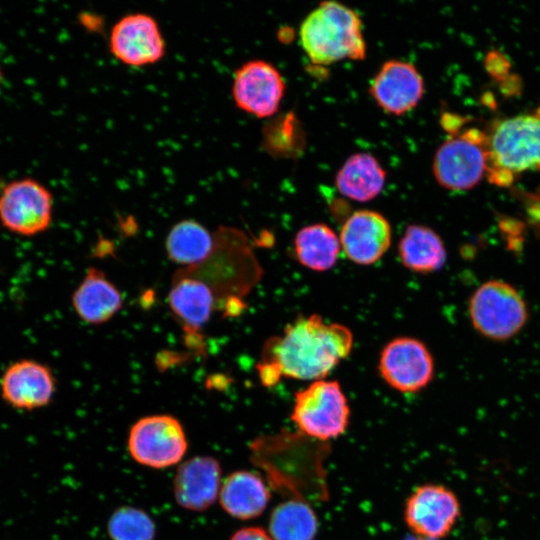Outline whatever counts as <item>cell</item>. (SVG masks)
<instances>
[{"instance_id":"13","label":"cell","mask_w":540,"mask_h":540,"mask_svg":"<svg viewBox=\"0 0 540 540\" xmlns=\"http://www.w3.org/2000/svg\"><path fill=\"white\" fill-rule=\"evenodd\" d=\"M285 93V82L271 63L255 59L243 63L234 73L232 97L242 111L257 118L274 115Z\"/></svg>"},{"instance_id":"1","label":"cell","mask_w":540,"mask_h":540,"mask_svg":"<svg viewBox=\"0 0 540 540\" xmlns=\"http://www.w3.org/2000/svg\"><path fill=\"white\" fill-rule=\"evenodd\" d=\"M352 347L353 334L348 327L327 323L318 314L300 316L264 344L258 374L268 387L282 377L322 380L350 354Z\"/></svg>"},{"instance_id":"21","label":"cell","mask_w":540,"mask_h":540,"mask_svg":"<svg viewBox=\"0 0 540 540\" xmlns=\"http://www.w3.org/2000/svg\"><path fill=\"white\" fill-rule=\"evenodd\" d=\"M386 172L370 153H355L338 170L335 185L346 198L367 202L376 198L384 188Z\"/></svg>"},{"instance_id":"6","label":"cell","mask_w":540,"mask_h":540,"mask_svg":"<svg viewBox=\"0 0 540 540\" xmlns=\"http://www.w3.org/2000/svg\"><path fill=\"white\" fill-rule=\"evenodd\" d=\"M469 316L481 335L505 341L526 324L528 310L524 299L512 285L502 280H489L472 294Z\"/></svg>"},{"instance_id":"16","label":"cell","mask_w":540,"mask_h":540,"mask_svg":"<svg viewBox=\"0 0 540 540\" xmlns=\"http://www.w3.org/2000/svg\"><path fill=\"white\" fill-rule=\"evenodd\" d=\"M168 304L187 334H197L217 307L213 289L200 277L180 269L173 277Z\"/></svg>"},{"instance_id":"5","label":"cell","mask_w":540,"mask_h":540,"mask_svg":"<svg viewBox=\"0 0 540 540\" xmlns=\"http://www.w3.org/2000/svg\"><path fill=\"white\" fill-rule=\"evenodd\" d=\"M350 408L337 381L317 380L295 394L291 420L298 432L326 442L343 434Z\"/></svg>"},{"instance_id":"17","label":"cell","mask_w":540,"mask_h":540,"mask_svg":"<svg viewBox=\"0 0 540 540\" xmlns=\"http://www.w3.org/2000/svg\"><path fill=\"white\" fill-rule=\"evenodd\" d=\"M221 466L210 456H196L177 468L173 493L181 507L201 512L214 504L221 489Z\"/></svg>"},{"instance_id":"25","label":"cell","mask_w":540,"mask_h":540,"mask_svg":"<svg viewBox=\"0 0 540 540\" xmlns=\"http://www.w3.org/2000/svg\"><path fill=\"white\" fill-rule=\"evenodd\" d=\"M268 530L273 540H313L318 520L308 502L291 498L272 510Z\"/></svg>"},{"instance_id":"14","label":"cell","mask_w":540,"mask_h":540,"mask_svg":"<svg viewBox=\"0 0 540 540\" xmlns=\"http://www.w3.org/2000/svg\"><path fill=\"white\" fill-rule=\"evenodd\" d=\"M369 93L387 114L403 115L414 109L424 94V81L410 62L392 59L374 75Z\"/></svg>"},{"instance_id":"7","label":"cell","mask_w":540,"mask_h":540,"mask_svg":"<svg viewBox=\"0 0 540 540\" xmlns=\"http://www.w3.org/2000/svg\"><path fill=\"white\" fill-rule=\"evenodd\" d=\"M488 168V137L470 129L446 140L436 151L433 173L446 189L463 191L480 182Z\"/></svg>"},{"instance_id":"24","label":"cell","mask_w":540,"mask_h":540,"mask_svg":"<svg viewBox=\"0 0 540 540\" xmlns=\"http://www.w3.org/2000/svg\"><path fill=\"white\" fill-rule=\"evenodd\" d=\"M294 247L300 264L310 270L323 272L335 265L341 244L339 237L329 226L315 223L298 231Z\"/></svg>"},{"instance_id":"10","label":"cell","mask_w":540,"mask_h":540,"mask_svg":"<svg viewBox=\"0 0 540 540\" xmlns=\"http://www.w3.org/2000/svg\"><path fill=\"white\" fill-rule=\"evenodd\" d=\"M108 46L119 62L137 68L153 65L166 54L157 20L142 12L121 17L110 30Z\"/></svg>"},{"instance_id":"26","label":"cell","mask_w":540,"mask_h":540,"mask_svg":"<svg viewBox=\"0 0 540 540\" xmlns=\"http://www.w3.org/2000/svg\"><path fill=\"white\" fill-rule=\"evenodd\" d=\"M107 530L111 540H154L156 526L142 509L122 506L110 516Z\"/></svg>"},{"instance_id":"4","label":"cell","mask_w":540,"mask_h":540,"mask_svg":"<svg viewBox=\"0 0 540 540\" xmlns=\"http://www.w3.org/2000/svg\"><path fill=\"white\" fill-rule=\"evenodd\" d=\"M535 169H540V113L499 122L488 137L487 171L492 180L508 183L514 173Z\"/></svg>"},{"instance_id":"12","label":"cell","mask_w":540,"mask_h":540,"mask_svg":"<svg viewBox=\"0 0 540 540\" xmlns=\"http://www.w3.org/2000/svg\"><path fill=\"white\" fill-rule=\"evenodd\" d=\"M460 513V503L453 491L443 485L425 484L407 499L404 518L416 536L437 540L450 533Z\"/></svg>"},{"instance_id":"28","label":"cell","mask_w":540,"mask_h":540,"mask_svg":"<svg viewBox=\"0 0 540 540\" xmlns=\"http://www.w3.org/2000/svg\"><path fill=\"white\" fill-rule=\"evenodd\" d=\"M407 540H431V539H427V538L415 536V537L409 538V539H407Z\"/></svg>"},{"instance_id":"9","label":"cell","mask_w":540,"mask_h":540,"mask_svg":"<svg viewBox=\"0 0 540 540\" xmlns=\"http://www.w3.org/2000/svg\"><path fill=\"white\" fill-rule=\"evenodd\" d=\"M53 196L33 178L8 182L0 192V222L9 231L34 236L46 231L52 222Z\"/></svg>"},{"instance_id":"20","label":"cell","mask_w":540,"mask_h":540,"mask_svg":"<svg viewBox=\"0 0 540 540\" xmlns=\"http://www.w3.org/2000/svg\"><path fill=\"white\" fill-rule=\"evenodd\" d=\"M220 504L230 516L248 520L261 515L266 509L270 492L261 477L250 471H236L222 483Z\"/></svg>"},{"instance_id":"29","label":"cell","mask_w":540,"mask_h":540,"mask_svg":"<svg viewBox=\"0 0 540 540\" xmlns=\"http://www.w3.org/2000/svg\"><path fill=\"white\" fill-rule=\"evenodd\" d=\"M1 78H2V71H1V68H0V82H1Z\"/></svg>"},{"instance_id":"3","label":"cell","mask_w":540,"mask_h":540,"mask_svg":"<svg viewBox=\"0 0 540 540\" xmlns=\"http://www.w3.org/2000/svg\"><path fill=\"white\" fill-rule=\"evenodd\" d=\"M300 44L314 64L362 60L366 43L359 14L337 1H323L302 21Z\"/></svg>"},{"instance_id":"11","label":"cell","mask_w":540,"mask_h":540,"mask_svg":"<svg viewBox=\"0 0 540 540\" xmlns=\"http://www.w3.org/2000/svg\"><path fill=\"white\" fill-rule=\"evenodd\" d=\"M378 370L382 379L401 393H415L434 377L433 357L426 345L412 337H397L381 351Z\"/></svg>"},{"instance_id":"23","label":"cell","mask_w":540,"mask_h":540,"mask_svg":"<svg viewBox=\"0 0 540 540\" xmlns=\"http://www.w3.org/2000/svg\"><path fill=\"white\" fill-rule=\"evenodd\" d=\"M398 254L402 264L416 273H431L443 267L447 253L440 236L431 228L412 224L403 233Z\"/></svg>"},{"instance_id":"2","label":"cell","mask_w":540,"mask_h":540,"mask_svg":"<svg viewBox=\"0 0 540 540\" xmlns=\"http://www.w3.org/2000/svg\"><path fill=\"white\" fill-rule=\"evenodd\" d=\"M250 449L252 462L278 492L306 502L328 497L323 465L329 452L326 442L283 431L255 439Z\"/></svg>"},{"instance_id":"27","label":"cell","mask_w":540,"mask_h":540,"mask_svg":"<svg viewBox=\"0 0 540 540\" xmlns=\"http://www.w3.org/2000/svg\"><path fill=\"white\" fill-rule=\"evenodd\" d=\"M230 540H273L261 527H245L236 531Z\"/></svg>"},{"instance_id":"19","label":"cell","mask_w":540,"mask_h":540,"mask_svg":"<svg viewBox=\"0 0 540 540\" xmlns=\"http://www.w3.org/2000/svg\"><path fill=\"white\" fill-rule=\"evenodd\" d=\"M72 306L81 320L100 325L120 311L123 296L103 271L91 267L72 294Z\"/></svg>"},{"instance_id":"18","label":"cell","mask_w":540,"mask_h":540,"mask_svg":"<svg viewBox=\"0 0 540 540\" xmlns=\"http://www.w3.org/2000/svg\"><path fill=\"white\" fill-rule=\"evenodd\" d=\"M55 392L51 370L37 361L20 360L11 364L1 379L3 399L17 409L46 406Z\"/></svg>"},{"instance_id":"8","label":"cell","mask_w":540,"mask_h":540,"mask_svg":"<svg viewBox=\"0 0 540 540\" xmlns=\"http://www.w3.org/2000/svg\"><path fill=\"white\" fill-rule=\"evenodd\" d=\"M128 450L139 464L167 468L179 463L187 451V439L175 417L157 414L143 417L131 427Z\"/></svg>"},{"instance_id":"15","label":"cell","mask_w":540,"mask_h":540,"mask_svg":"<svg viewBox=\"0 0 540 540\" xmlns=\"http://www.w3.org/2000/svg\"><path fill=\"white\" fill-rule=\"evenodd\" d=\"M339 239L348 259L359 265H371L389 249L391 225L377 211L358 210L343 223Z\"/></svg>"},{"instance_id":"22","label":"cell","mask_w":540,"mask_h":540,"mask_svg":"<svg viewBox=\"0 0 540 540\" xmlns=\"http://www.w3.org/2000/svg\"><path fill=\"white\" fill-rule=\"evenodd\" d=\"M215 234L194 219L175 223L165 239L168 258L182 269L200 265L209 258L215 248Z\"/></svg>"}]
</instances>
